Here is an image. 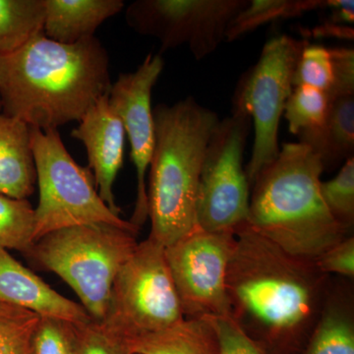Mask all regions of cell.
Masks as SVG:
<instances>
[{
	"instance_id": "cell-1",
	"label": "cell",
	"mask_w": 354,
	"mask_h": 354,
	"mask_svg": "<svg viewBox=\"0 0 354 354\" xmlns=\"http://www.w3.org/2000/svg\"><path fill=\"white\" fill-rule=\"evenodd\" d=\"M234 232L227 272L230 318L272 353H301L329 295L330 276L248 223Z\"/></svg>"
},
{
	"instance_id": "cell-2",
	"label": "cell",
	"mask_w": 354,
	"mask_h": 354,
	"mask_svg": "<svg viewBox=\"0 0 354 354\" xmlns=\"http://www.w3.org/2000/svg\"><path fill=\"white\" fill-rule=\"evenodd\" d=\"M111 85L108 53L95 37L65 44L41 32L0 57L2 113L31 128L80 121Z\"/></svg>"
},
{
	"instance_id": "cell-3",
	"label": "cell",
	"mask_w": 354,
	"mask_h": 354,
	"mask_svg": "<svg viewBox=\"0 0 354 354\" xmlns=\"http://www.w3.org/2000/svg\"><path fill=\"white\" fill-rule=\"evenodd\" d=\"M322 162L308 146L283 144L251 187L249 227L286 252L315 261L351 236L321 195Z\"/></svg>"
},
{
	"instance_id": "cell-4",
	"label": "cell",
	"mask_w": 354,
	"mask_h": 354,
	"mask_svg": "<svg viewBox=\"0 0 354 354\" xmlns=\"http://www.w3.org/2000/svg\"><path fill=\"white\" fill-rule=\"evenodd\" d=\"M156 141L149 181V237L167 247L198 227L203 160L220 118L189 97L153 109Z\"/></svg>"
},
{
	"instance_id": "cell-5",
	"label": "cell",
	"mask_w": 354,
	"mask_h": 354,
	"mask_svg": "<svg viewBox=\"0 0 354 354\" xmlns=\"http://www.w3.org/2000/svg\"><path fill=\"white\" fill-rule=\"evenodd\" d=\"M136 235L106 223L76 225L44 235L26 256L64 279L102 323L114 279L138 245Z\"/></svg>"
},
{
	"instance_id": "cell-6",
	"label": "cell",
	"mask_w": 354,
	"mask_h": 354,
	"mask_svg": "<svg viewBox=\"0 0 354 354\" xmlns=\"http://www.w3.org/2000/svg\"><path fill=\"white\" fill-rule=\"evenodd\" d=\"M31 146L39 192L34 243L55 230L90 223H106L138 234V228L102 201L92 171L70 156L57 129L31 128Z\"/></svg>"
},
{
	"instance_id": "cell-7",
	"label": "cell",
	"mask_w": 354,
	"mask_h": 354,
	"mask_svg": "<svg viewBox=\"0 0 354 354\" xmlns=\"http://www.w3.org/2000/svg\"><path fill=\"white\" fill-rule=\"evenodd\" d=\"M306 43L286 35L270 39L257 64L247 70L235 88L232 111L249 116L255 133L252 155L245 167L250 188L281 151V118L292 92L298 58Z\"/></svg>"
},
{
	"instance_id": "cell-8",
	"label": "cell",
	"mask_w": 354,
	"mask_h": 354,
	"mask_svg": "<svg viewBox=\"0 0 354 354\" xmlns=\"http://www.w3.org/2000/svg\"><path fill=\"white\" fill-rule=\"evenodd\" d=\"M183 319L165 247L148 237L116 274L101 324L128 339L167 329Z\"/></svg>"
},
{
	"instance_id": "cell-9",
	"label": "cell",
	"mask_w": 354,
	"mask_h": 354,
	"mask_svg": "<svg viewBox=\"0 0 354 354\" xmlns=\"http://www.w3.org/2000/svg\"><path fill=\"white\" fill-rule=\"evenodd\" d=\"M251 118L232 113L218 121L207 145L198 188V227L235 232L246 225L251 188L243 167Z\"/></svg>"
},
{
	"instance_id": "cell-10",
	"label": "cell",
	"mask_w": 354,
	"mask_h": 354,
	"mask_svg": "<svg viewBox=\"0 0 354 354\" xmlns=\"http://www.w3.org/2000/svg\"><path fill=\"white\" fill-rule=\"evenodd\" d=\"M234 245V232L197 227L165 247L184 318H230L227 272Z\"/></svg>"
},
{
	"instance_id": "cell-11",
	"label": "cell",
	"mask_w": 354,
	"mask_h": 354,
	"mask_svg": "<svg viewBox=\"0 0 354 354\" xmlns=\"http://www.w3.org/2000/svg\"><path fill=\"white\" fill-rule=\"evenodd\" d=\"M248 0H138L127 10V24L160 41L162 50L187 46L195 59L225 41L227 26Z\"/></svg>"
},
{
	"instance_id": "cell-12",
	"label": "cell",
	"mask_w": 354,
	"mask_h": 354,
	"mask_svg": "<svg viewBox=\"0 0 354 354\" xmlns=\"http://www.w3.org/2000/svg\"><path fill=\"white\" fill-rule=\"evenodd\" d=\"M164 66L160 53H149L136 71L120 74L109 93V106L122 122L131 146L137 190L134 212L129 221L138 230L148 218L146 174L156 141L152 92Z\"/></svg>"
},
{
	"instance_id": "cell-13",
	"label": "cell",
	"mask_w": 354,
	"mask_h": 354,
	"mask_svg": "<svg viewBox=\"0 0 354 354\" xmlns=\"http://www.w3.org/2000/svg\"><path fill=\"white\" fill-rule=\"evenodd\" d=\"M79 122L71 136L85 146L88 169L94 171L95 187L102 201L120 216L121 209L114 199L113 184L123 165L125 130L109 106V95L95 102Z\"/></svg>"
},
{
	"instance_id": "cell-14",
	"label": "cell",
	"mask_w": 354,
	"mask_h": 354,
	"mask_svg": "<svg viewBox=\"0 0 354 354\" xmlns=\"http://www.w3.org/2000/svg\"><path fill=\"white\" fill-rule=\"evenodd\" d=\"M0 302L22 307L43 318L70 324L92 321L82 305L58 293L0 247Z\"/></svg>"
},
{
	"instance_id": "cell-15",
	"label": "cell",
	"mask_w": 354,
	"mask_h": 354,
	"mask_svg": "<svg viewBox=\"0 0 354 354\" xmlns=\"http://www.w3.org/2000/svg\"><path fill=\"white\" fill-rule=\"evenodd\" d=\"M36 183L31 127L0 113V193L27 199L34 193Z\"/></svg>"
},
{
	"instance_id": "cell-16",
	"label": "cell",
	"mask_w": 354,
	"mask_h": 354,
	"mask_svg": "<svg viewBox=\"0 0 354 354\" xmlns=\"http://www.w3.org/2000/svg\"><path fill=\"white\" fill-rule=\"evenodd\" d=\"M44 34L72 44L94 37L95 30L124 7L122 0H44Z\"/></svg>"
},
{
	"instance_id": "cell-17",
	"label": "cell",
	"mask_w": 354,
	"mask_h": 354,
	"mask_svg": "<svg viewBox=\"0 0 354 354\" xmlns=\"http://www.w3.org/2000/svg\"><path fill=\"white\" fill-rule=\"evenodd\" d=\"M322 162L324 171L342 167L354 157V92L330 97L322 127L298 135Z\"/></svg>"
},
{
	"instance_id": "cell-18",
	"label": "cell",
	"mask_w": 354,
	"mask_h": 354,
	"mask_svg": "<svg viewBox=\"0 0 354 354\" xmlns=\"http://www.w3.org/2000/svg\"><path fill=\"white\" fill-rule=\"evenodd\" d=\"M300 354H354L353 290L332 281L329 295Z\"/></svg>"
},
{
	"instance_id": "cell-19",
	"label": "cell",
	"mask_w": 354,
	"mask_h": 354,
	"mask_svg": "<svg viewBox=\"0 0 354 354\" xmlns=\"http://www.w3.org/2000/svg\"><path fill=\"white\" fill-rule=\"evenodd\" d=\"M124 339L131 354H221L211 318H184L167 329Z\"/></svg>"
},
{
	"instance_id": "cell-20",
	"label": "cell",
	"mask_w": 354,
	"mask_h": 354,
	"mask_svg": "<svg viewBox=\"0 0 354 354\" xmlns=\"http://www.w3.org/2000/svg\"><path fill=\"white\" fill-rule=\"evenodd\" d=\"M44 0H0V57L44 32Z\"/></svg>"
},
{
	"instance_id": "cell-21",
	"label": "cell",
	"mask_w": 354,
	"mask_h": 354,
	"mask_svg": "<svg viewBox=\"0 0 354 354\" xmlns=\"http://www.w3.org/2000/svg\"><path fill=\"white\" fill-rule=\"evenodd\" d=\"M324 7L325 1L321 0H248L246 6L228 24L225 41H236L261 26L299 17Z\"/></svg>"
},
{
	"instance_id": "cell-22",
	"label": "cell",
	"mask_w": 354,
	"mask_h": 354,
	"mask_svg": "<svg viewBox=\"0 0 354 354\" xmlns=\"http://www.w3.org/2000/svg\"><path fill=\"white\" fill-rule=\"evenodd\" d=\"M34 230L31 203L0 193V247L27 255L34 244Z\"/></svg>"
},
{
	"instance_id": "cell-23",
	"label": "cell",
	"mask_w": 354,
	"mask_h": 354,
	"mask_svg": "<svg viewBox=\"0 0 354 354\" xmlns=\"http://www.w3.org/2000/svg\"><path fill=\"white\" fill-rule=\"evenodd\" d=\"M330 102L327 92L310 86H295L283 113L290 132L298 136L322 127Z\"/></svg>"
},
{
	"instance_id": "cell-24",
	"label": "cell",
	"mask_w": 354,
	"mask_h": 354,
	"mask_svg": "<svg viewBox=\"0 0 354 354\" xmlns=\"http://www.w3.org/2000/svg\"><path fill=\"white\" fill-rule=\"evenodd\" d=\"M41 317L0 302V354H34V337Z\"/></svg>"
},
{
	"instance_id": "cell-25",
	"label": "cell",
	"mask_w": 354,
	"mask_h": 354,
	"mask_svg": "<svg viewBox=\"0 0 354 354\" xmlns=\"http://www.w3.org/2000/svg\"><path fill=\"white\" fill-rule=\"evenodd\" d=\"M335 82V65L333 48L307 41L298 58L293 76V87L310 86L327 92Z\"/></svg>"
},
{
	"instance_id": "cell-26",
	"label": "cell",
	"mask_w": 354,
	"mask_h": 354,
	"mask_svg": "<svg viewBox=\"0 0 354 354\" xmlns=\"http://www.w3.org/2000/svg\"><path fill=\"white\" fill-rule=\"evenodd\" d=\"M321 195L330 215L353 230L354 223V157L342 165L334 178L321 183Z\"/></svg>"
},
{
	"instance_id": "cell-27",
	"label": "cell",
	"mask_w": 354,
	"mask_h": 354,
	"mask_svg": "<svg viewBox=\"0 0 354 354\" xmlns=\"http://www.w3.org/2000/svg\"><path fill=\"white\" fill-rule=\"evenodd\" d=\"M77 354H131L124 337L111 332L101 323L72 324Z\"/></svg>"
},
{
	"instance_id": "cell-28",
	"label": "cell",
	"mask_w": 354,
	"mask_h": 354,
	"mask_svg": "<svg viewBox=\"0 0 354 354\" xmlns=\"http://www.w3.org/2000/svg\"><path fill=\"white\" fill-rule=\"evenodd\" d=\"M34 354H77L73 325L41 317L35 334Z\"/></svg>"
},
{
	"instance_id": "cell-29",
	"label": "cell",
	"mask_w": 354,
	"mask_h": 354,
	"mask_svg": "<svg viewBox=\"0 0 354 354\" xmlns=\"http://www.w3.org/2000/svg\"><path fill=\"white\" fill-rule=\"evenodd\" d=\"M211 319L218 332L221 354H274L244 334L232 319Z\"/></svg>"
},
{
	"instance_id": "cell-30",
	"label": "cell",
	"mask_w": 354,
	"mask_h": 354,
	"mask_svg": "<svg viewBox=\"0 0 354 354\" xmlns=\"http://www.w3.org/2000/svg\"><path fill=\"white\" fill-rule=\"evenodd\" d=\"M316 266L323 274H339L348 279L354 278V237H346L344 241L330 247L315 261Z\"/></svg>"
},
{
	"instance_id": "cell-31",
	"label": "cell",
	"mask_w": 354,
	"mask_h": 354,
	"mask_svg": "<svg viewBox=\"0 0 354 354\" xmlns=\"http://www.w3.org/2000/svg\"><path fill=\"white\" fill-rule=\"evenodd\" d=\"M324 8H329L330 10L329 22H326L325 24L332 26L353 24V0H325Z\"/></svg>"
},
{
	"instance_id": "cell-32",
	"label": "cell",
	"mask_w": 354,
	"mask_h": 354,
	"mask_svg": "<svg viewBox=\"0 0 354 354\" xmlns=\"http://www.w3.org/2000/svg\"><path fill=\"white\" fill-rule=\"evenodd\" d=\"M0 111H1V106H0Z\"/></svg>"
}]
</instances>
